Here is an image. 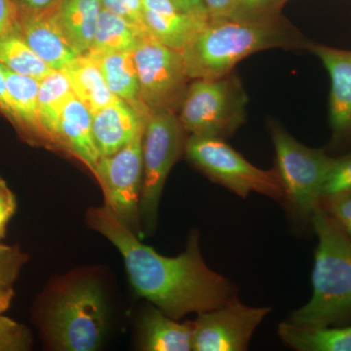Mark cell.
Segmentation results:
<instances>
[{"label":"cell","mask_w":351,"mask_h":351,"mask_svg":"<svg viewBox=\"0 0 351 351\" xmlns=\"http://www.w3.org/2000/svg\"><path fill=\"white\" fill-rule=\"evenodd\" d=\"M57 143L66 147L94 172L101 154L94 140L92 112L75 96L66 103L62 113Z\"/></svg>","instance_id":"cell-16"},{"label":"cell","mask_w":351,"mask_h":351,"mask_svg":"<svg viewBox=\"0 0 351 351\" xmlns=\"http://www.w3.org/2000/svg\"><path fill=\"white\" fill-rule=\"evenodd\" d=\"M287 1L288 0H237L230 15L226 18L252 22L276 19L281 17V9Z\"/></svg>","instance_id":"cell-26"},{"label":"cell","mask_w":351,"mask_h":351,"mask_svg":"<svg viewBox=\"0 0 351 351\" xmlns=\"http://www.w3.org/2000/svg\"><path fill=\"white\" fill-rule=\"evenodd\" d=\"M0 112L5 115L7 119L12 122V108H11L10 101H9L5 76H4L3 69H2L1 64H0Z\"/></svg>","instance_id":"cell-36"},{"label":"cell","mask_w":351,"mask_h":351,"mask_svg":"<svg viewBox=\"0 0 351 351\" xmlns=\"http://www.w3.org/2000/svg\"><path fill=\"white\" fill-rule=\"evenodd\" d=\"M63 71L73 94L92 114L117 98L108 89L99 66L87 55H80Z\"/></svg>","instance_id":"cell-21"},{"label":"cell","mask_w":351,"mask_h":351,"mask_svg":"<svg viewBox=\"0 0 351 351\" xmlns=\"http://www.w3.org/2000/svg\"><path fill=\"white\" fill-rule=\"evenodd\" d=\"M143 137L144 132L112 156H101L93 172L103 189L105 206L138 237L142 226Z\"/></svg>","instance_id":"cell-10"},{"label":"cell","mask_w":351,"mask_h":351,"mask_svg":"<svg viewBox=\"0 0 351 351\" xmlns=\"http://www.w3.org/2000/svg\"><path fill=\"white\" fill-rule=\"evenodd\" d=\"M2 181H3V179H2L1 177H0V182H1Z\"/></svg>","instance_id":"cell-40"},{"label":"cell","mask_w":351,"mask_h":351,"mask_svg":"<svg viewBox=\"0 0 351 351\" xmlns=\"http://www.w3.org/2000/svg\"><path fill=\"white\" fill-rule=\"evenodd\" d=\"M27 258L18 247L11 253L0 257V288L13 287Z\"/></svg>","instance_id":"cell-30"},{"label":"cell","mask_w":351,"mask_h":351,"mask_svg":"<svg viewBox=\"0 0 351 351\" xmlns=\"http://www.w3.org/2000/svg\"><path fill=\"white\" fill-rule=\"evenodd\" d=\"M85 217L88 225L119 250L135 292L173 319L237 299L230 279L205 263L196 230L189 235L186 250L167 257L142 243L107 206L90 208Z\"/></svg>","instance_id":"cell-1"},{"label":"cell","mask_w":351,"mask_h":351,"mask_svg":"<svg viewBox=\"0 0 351 351\" xmlns=\"http://www.w3.org/2000/svg\"><path fill=\"white\" fill-rule=\"evenodd\" d=\"M18 5L15 0H0V36L15 27Z\"/></svg>","instance_id":"cell-33"},{"label":"cell","mask_w":351,"mask_h":351,"mask_svg":"<svg viewBox=\"0 0 351 351\" xmlns=\"http://www.w3.org/2000/svg\"><path fill=\"white\" fill-rule=\"evenodd\" d=\"M184 152L201 173L239 197L258 193L283 204L284 191L276 167L258 168L225 140L191 135Z\"/></svg>","instance_id":"cell-7"},{"label":"cell","mask_w":351,"mask_h":351,"mask_svg":"<svg viewBox=\"0 0 351 351\" xmlns=\"http://www.w3.org/2000/svg\"><path fill=\"white\" fill-rule=\"evenodd\" d=\"M0 64L39 82L53 71L27 45L16 27L0 36Z\"/></svg>","instance_id":"cell-25"},{"label":"cell","mask_w":351,"mask_h":351,"mask_svg":"<svg viewBox=\"0 0 351 351\" xmlns=\"http://www.w3.org/2000/svg\"><path fill=\"white\" fill-rule=\"evenodd\" d=\"M351 193V154L336 158L322 191L321 204Z\"/></svg>","instance_id":"cell-27"},{"label":"cell","mask_w":351,"mask_h":351,"mask_svg":"<svg viewBox=\"0 0 351 351\" xmlns=\"http://www.w3.org/2000/svg\"><path fill=\"white\" fill-rule=\"evenodd\" d=\"M321 206L331 215L351 239V193L322 203Z\"/></svg>","instance_id":"cell-31"},{"label":"cell","mask_w":351,"mask_h":351,"mask_svg":"<svg viewBox=\"0 0 351 351\" xmlns=\"http://www.w3.org/2000/svg\"><path fill=\"white\" fill-rule=\"evenodd\" d=\"M309 43L282 16L257 22L225 18L209 21L182 55L191 80L215 78L232 73L254 53L277 48L307 50Z\"/></svg>","instance_id":"cell-2"},{"label":"cell","mask_w":351,"mask_h":351,"mask_svg":"<svg viewBox=\"0 0 351 351\" xmlns=\"http://www.w3.org/2000/svg\"><path fill=\"white\" fill-rule=\"evenodd\" d=\"M152 306L140 325V348L145 351L193 350V323H180Z\"/></svg>","instance_id":"cell-17"},{"label":"cell","mask_w":351,"mask_h":351,"mask_svg":"<svg viewBox=\"0 0 351 351\" xmlns=\"http://www.w3.org/2000/svg\"><path fill=\"white\" fill-rule=\"evenodd\" d=\"M307 50L322 62L331 80L329 119L335 144L351 141V51L309 43Z\"/></svg>","instance_id":"cell-13"},{"label":"cell","mask_w":351,"mask_h":351,"mask_svg":"<svg viewBox=\"0 0 351 351\" xmlns=\"http://www.w3.org/2000/svg\"><path fill=\"white\" fill-rule=\"evenodd\" d=\"M101 11V0H61L58 3L59 24L78 54H86L91 47Z\"/></svg>","instance_id":"cell-19"},{"label":"cell","mask_w":351,"mask_h":351,"mask_svg":"<svg viewBox=\"0 0 351 351\" xmlns=\"http://www.w3.org/2000/svg\"><path fill=\"white\" fill-rule=\"evenodd\" d=\"M147 115L119 98L94 112L92 127L101 157L112 156L142 134Z\"/></svg>","instance_id":"cell-14"},{"label":"cell","mask_w":351,"mask_h":351,"mask_svg":"<svg viewBox=\"0 0 351 351\" xmlns=\"http://www.w3.org/2000/svg\"><path fill=\"white\" fill-rule=\"evenodd\" d=\"M61 0H15L17 5L21 8L29 9V10H43L56 5Z\"/></svg>","instance_id":"cell-37"},{"label":"cell","mask_w":351,"mask_h":351,"mask_svg":"<svg viewBox=\"0 0 351 351\" xmlns=\"http://www.w3.org/2000/svg\"><path fill=\"white\" fill-rule=\"evenodd\" d=\"M32 332L25 325L0 315V351L31 350Z\"/></svg>","instance_id":"cell-28"},{"label":"cell","mask_w":351,"mask_h":351,"mask_svg":"<svg viewBox=\"0 0 351 351\" xmlns=\"http://www.w3.org/2000/svg\"><path fill=\"white\" fill-rule=\"evenodd\" d=\"M46 343L55 350L94 351L108 327V306L101 286L92 278H71L39 313Z\"/></svg>","instance_id":"cell-4"},{"label":"cell","mask_w":351,"mask_h":351,"mask_svg":"<svg viewBox=\"0 0 351 351\" xmlns=\"http://www.w3.org/2000/svg\"><path fill=\"white\" fill-rule=\"evenodd\" d=\"M15 247L6 246V245L0 244V257L7 255V254L11 253L14 250Z\"/></svg>","instance_id":"cell-39"},{"label":"cell","mask_w":351,"mask_h":351,"mask_svg":"<svg viewBox=\"0 0 351 351\" xmlns=\"http://www.w3.org/2000/svg\"><path fill=\"white\" fill-rule=\"evenodd\" d=\"M101 8L145 29L143 0H101Z\"/></svg>","instance_id":"cell-29"},{"label":"cell","mask_w":351,"mask_h":351,"mask_svg":"<svg viewBox=\"0 0 351 351\" xmlns=\"http://www.w3.org/2000/svg\"><path fill=\"white\" fill-rule=\"evenodd\" d=\"M17 210V199L6 182H0V241L5 237L6 228Z\"/></svg>","instance_id":"cell-32"},{"label":"cell","mask_w":351,"mask_h":351,"mask_svg":"<svg viewBox=\"0 0 351 351\" xmlns=\"http://www.w3.org/2000/svg\"><path fill=\"white\" fill-rule=\"evenodd\" d=\"M1 66L12 108V123L29 138H44L38 114L40 82L31 76L18 75Z\"/></svg>","instance_id":"cell-18"},{"label":"cell","mask_w":351,"mask_h":351,"mask_svg":"<svg viewBox=\"0 0 351 351\" xmlns=\"http://www.w3.org/2000/svg\"><path fill=\"white\" fill-rule=\"evenodd\" d=\"M178 10L197 19L210 21L204 0H171Z\"/></svg>","instance_id":"cell-34"},{"label":"cell","mask_w":351,"mask_h":351,"mask_svg":"<svg viewBox=\"0 0 351 351\" xmlns=\"http://www.w3.org/2000/svg\"><path fill=\"white\" fill-rule=\"evenodd\" d=\"M270 307L248 306L239 299L197 314L193 323V351H244Z\"/></svg>","instance_id":"cell-11"},{"label":"cell","mask_w":351,"mask_h":351,"mask_svg":"<svg viewBox=\"0 0 351 351\" xmlns=\"http://www.w3.org/2000/svg\"><path fill=\"white\" fill-rule=\"evenodd\" d=\"M143 8L149 36L182 53L209 22L181 12L171 0H143Z\"/></svg>","instance_id":"cell-15"},{"label":"cell","mask_w":351,"mask_h":351,"mask_svg":"<svg viewBox=\"0 0 351 351\" xmlns=\"http://www.w3.org/2000/svg\"><path fill=\"white\" fill-rule=\"evenodd\" d=\"M179 117L173 112L149 113L143 137V174L141 225L145 233L156 230L159 204L166 180L186 149V140Z\"/></svg>","instance_id":"cell-8"},{"label":"cell","mask_w":351,"mask_h":351,"mask_svg":"<svg viewBox=\"0 0 351 351\" xmlns=\"http://www.w3.org/2000/svg\"><path fill=\"white\" fill-rule=\"evenodd\" d=\"M317 237L311 274L313 295L289 322L307 328L332 327L351 319V239L322 206L311 219Z\"/></svg>","instance_id":"cell-3"},{"label":"cell","mask_w":351,"mask_h":351,"mask_svg":"<svg viewBox=\"0 0 351 351\" xmlns=\"http://www.w3.org/2000/svg\"><path fill=\"white\" fill-rule=\"evenodd\" d=\"M249 97L237 73L196 78L189 85L179 108L184 130L193 136L228 140L246 120Z\"/></svg>","instance_id":"cell-6"},{"label":"cell","mask_w":351,"mask_h":351,"mask_svg":"<svg viewBox=\"0 0 351 351\" xmlns=\"http://www.w3.org/2000/svg\"><path fill=\"white\" fill-rule=\"evenodd\" d=\"M269 130L284 191L282 205L295 223H311L321 206L323 186L336 158L301 144L276 120H269Z\"/></svg>","instance_id":"cell-5"},{"label":"cell","mask_w":351,"mask_h":351,"mask_svg":"<svg viewBox=\"0 0 351 351\" xmlns=\"http://www.w3.org/2000/svg\"><path fill=\"white\" fill-rule=\"evenodd\" d=\"M138 80V101L149 113L179 110L188 89L184 58L149 36L133 51Z\"/></svg>","instance_id":"cell-9"},{"label":"cell","mask_w":351,"mask_h":351,"mask_svg":"<svg viewBox=\"0 0 351 351\" xmlns=\"http://www.w3.org/2000/svg\"><path fill=\"white\" fill-rule=\"evenodd\" d=\"M235 1L237 0H204L210 21L228 17Z\"/></svg>","instance_id":"cell-35"},{"label":"cell","mask_w":351,"mask_h":351,"mask_svg":"<svg viewBox=\"0 0 351 351\" xmlns=\"http://www.w3.org/2000/svg\"><path fill=\"white\" fill-rule=\"evenodd\" d=\"M97 64L108 89L117 98L147 112L138 101V80L133 52L84 54ZM149 113V112H147Z\"/></svg>","instance_id":"cell-20"},{"label":"cell","mask_w":351,"mask_h":351,"mask_svg":"<svg viewBox=\"0 0 351 351\" xmlns=\"http://www.w3.org/2000/svg\"><path fill=\"white\" fill-rule=\"evenodd\" d=\"M73 97V88L63 71H52L40 80L38 114L44 138L57 142L60 119Z\"/></svg>","instance_id":"cell-23"},{"label":"cell","mask_w":351,"mask_h":351,"mask_svg":"<svg viewBox=\"0 0 351 351\" xmlns=\"http://www.w3.org/2000/svg\"><path fill=\"white\" fill-rule=\"evenodd\" d=\"M14 295L15 293H14L13 287L0 288V315L5 313L10 306Z\"/></svg>","instance_id":"cell-38"},{"label":"cell","mask_w":351,"mask_h":351,"mask_svg":"<svg viewBox=\"0 0 351 351\" xmlns=\"http://www.w3.org/2000/svg\"><path fill=\"white\" fill-rule=\"evenodd\" d=\"M57 5L29 10L18 6L16 29L32 51L53 71H63L80 56L64 36Z\"/></svg>","instance_id":"cell-12"},{"label":"cell","mask_w":351,"mask_h":351,"mask_svg":"<svg viewBox=\"0 0 351 351\" xmlns=\"http://www.w3.org/2000/svg\"><path fill=\"white\" fill-rule=\"evenodd\" d=\"M286 346L299 351H351V326L307 328L292 323L278 325Z\"/></svg>","instance_id":"cell-22"},{"label":"cell","mask_w":351,"mask_h":351,"mask_svg":"<svg viewBox=\"0 0 351 351\" xmlns=\"http://www.w3.org/2000/svg\"><path fill=\"white\" fill-rule=\"evenodd\" d=\"M147 32L101 8L91 47L86 54L133 52Z\"/></svg>","instance_id":"cell-24"}]
</instances>
